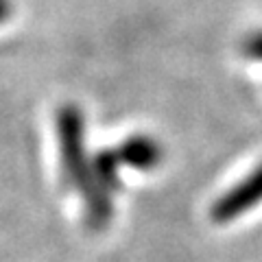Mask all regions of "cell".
<instances>
[{"mask_svg":"<svg viewBox=\"0 0 262 262\" xmlns=\"http://www.w3.org/2000/svg\"><path fill=\"white\" fill-rule=\"evenodd\" d=\"M57 129H59V142H61V162L63 173L70 186L90 190L85 199L90 201V216L94 225H103L110 219V201L107 196L94 190V182L85 170L83 158V118L75 105H66L57 114Z\"/></svg>","mask_w":262,"mask_h":262,"instance_id":"obj_1","label":"cell"},{"mask_svg":"<svg viewBox=\"0 0 262 262\" xmlns=\"http://www.w3.org/2000/svg\"><path fill=\"white\" fill-rule=\"evenodd\" d=\"M262 201V166H258L253 173L236 184L232 190H227L221 199L212 206V221L214 223H227L247 212L251 206Z\"/></svg>","mask_w":262,"mask_h":262,"instance_id":"obj_2","label":"cell"},{"mask_svg":"<svg viewBox=\"0 0 262 262\" xmlns=\"http://www.w3.org/2000/svg\"><path fill=\"white\" fill-rule=\"evenodd\" d=\"M116 155L122 164L136 168H153L160 162L162 149L160 144H155L151 138L140 136V138H129L125 144H120L116 149Z\"/></svg>","mask_w":262,"mask_h":262,"instance_id":"obj_3","label":"cell"},{"mask_svg":"<svg viewBox=\"0 0 262 262\" xmlns=\"http://www.w3.org/2000/svg\"><path fill=\"white\" fill-rule=\"evenodd\" d=\"M245 48H247V55L249 57L262 59V33H256L253 37H249L247 44H245Z\"/></svg>","mask_w":262,"mask_h":262,"instance_id":"obj_4","label":"cell"},{"mask_svg":"<svg viewBox=\"0 0 262 262\" xmlns=\"http://www.w3.org/2000/svg\"><path fill=\"white\" fill-rule=\"evenodd\" d=\"M11 13V3L9 0H0V22H5Z\"/></svg>","mask_w":262,"mask_h":262,"instance_id":"obj_5","label":"cell"}]
</instances>
